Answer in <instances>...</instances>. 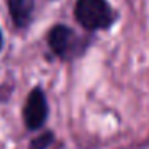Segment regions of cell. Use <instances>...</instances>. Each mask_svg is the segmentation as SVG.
I'll return each instance as SVG.
<instances>
[{
	"label": "cell",
	"mask_w": 149,
	"mask_h": 149,
	"mask_svg": "<svg viewBox=\"0 0 149 149\" xmlns=\"http://www.w3.org/2000/svg\"><path fill=\"white\" fill-rule=\"evenodd\" d=\"M75 19L90 31L107 29L116 19L114 10L106 0H77Z\"/></svg>",
	"instance_id": "obj_1"
},
{
	"label": "cell",
	"mask_w": 149,
	"mask_h": 149,
	"mask_svg": "<svg viewBox=\"0 0 149 149\" xmlns=\"http://www.w3.org/2000/svg\"><path fill=\"white\" fill-rule=\"evenodd\" d=\"M48 116V106L47 98L40 88H34L27 96L26 106H24V122L29 130H37L45 123Z\"/></svg>",
	"instance_id": "obj_2"
},
{
	"label": "cell",
	"mask_w": 149,
	"mask_h": 149,
	"mask_svg": "<svg viewBox=\"0 0 149 149\" xmlns=\"http://www.w3.org/2000/svg\"><path fill=\"white\" fill-rule=\"evenodd\" d=\"M48 45L53 50L55 55H58L59 58H69L71 55H74L79 45V37L75 36V32L72 29L66 26H55L48 34Z\"/></svg>",
	"instance_id": "obj_3"
},
{
	"label": "cell",
	"mask_w": 149,
	"mask_h": 149,
	"mask_svg": "<svg viewBox=\"0 0 149 149\" xmlns=\"http://www.w3.org/2000/svg\"><path fill=\"white\" fill-rule=\"evenodd\" d=\"M8 8L13 23L18 27H24L29 24L32 18L34 2L32 0H8Z\"/></svg>",
	"instance_id": "obj_4"
},
{
	"label": "cell",
	"mask_w": 149,
	"mask_h": 149,
	"mask_svg": "<svg viewBox=\"0 0 149 149\" xmlns=\"http://www.w3.org/2000/svg\"><path fill=\"white\" fill-rule=\"evenodd\" d=\"M53 143V133H43L42 136L36 138L32 141V149H47Z\"/></svg>",
	"instance_id": "obj_5"
},
{
	"label": "cell",
	"mask_w": 149,
	"mask_h": 149,
	"mask_svg": "<svg viewBox=\"0 0 149 149\" xmlns=\"http://www.w3.org/2000/svg\"><path fill=\"white\" fill-rule=\"evenodd\" d=\"M3 47V37H2V31H0V50Z\"/></svg>",
	"instance_id": "obj_6"
}]
</instances>
